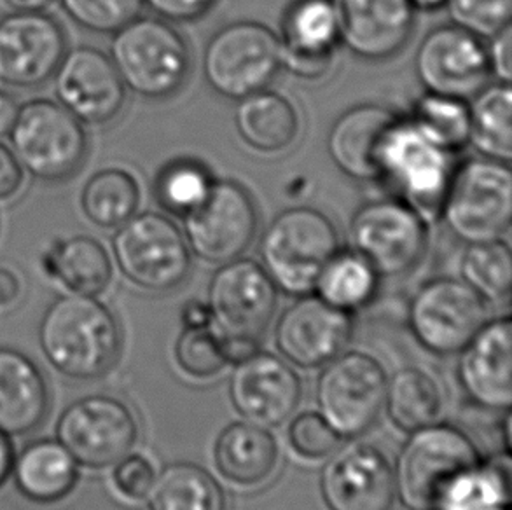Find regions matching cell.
Instances as JSON below:
<instances>
[{
  "instance_id": "d6986e66",
  "label": "cell",
  "mask_w": 512,
  "mask_h": 510,
  "mask_svg": "<svg viewBox=\"0 0 512 510\" xmlns=\"http://www.w3.org/2000/svg\"><path fill=\"white\" fill-rule=\"evenodd\" d=\"M53 81L56 102L83 125H109L125 109V84L111 56L100 49L81 46L67 51Z\"/></svg>"
},
{
  "instance_id": "603a6c76",
  "label": "cell",
  "mask_w": 512,
  "mask_h": 510,
  "mask_svg": "<svg viewBox=\"0 0 512 510\" xmlns=\"http://www.w3.org/2000/svg\"><path fill=\"white\" fill-rule=\"evenodd\" d=\"M458 383L472 404L488 411H509L512 404V322H486L458 353Z\"/></svg>"
},
{
  "instance_id": "e575fe53",
  "label": "cell",
  "mask_w": 512,
  "mask_h": 510,
  "mask_svg": "<svg viewBox=\"0 0 512 510\" xmlns=\"http://www.w3.org/2000/svg\"><path fill=\"white\" fill-rule=\"evenodd\" d=\"M79 201L84 217L93 226L118 229L139 210V182L125 168H104L86 180Z\"/></svg>"
},
{
  "instance_id": "60d3db41",
  "label": "cell",
  "mask_w": 512,
  "mask_h": 510,
  "mask_svg": "<svg viewBox=\"0 0 512 510\" xmlns=\"http://www.w3.org/2000/svg\"><path fill=\"white\" fill-rule=\"evenodd\" d=\"M76 25L95 34H114L139 18L144 0H60Z\"/></svg>"
},
{
  "instance_id": "9c48e42d",
  "label": "cell",
  "mask_w": 512,
  "mask_h": 510,
  "mask_svg": "<svg viewBox=\"0 0 512 510\" xmlns=\"http://www.w3.org/2000/svg\"><path fill=\"white\" fill-rule=\"evenodd\" d=\"M282 70L278 35L259 21H236L215 32L203 51V77L228 100L266 90Z\"/></svg>"
},
{
  "instance_id": "8992f818",
  "label": "cell",
  "mask_w": 512,
  "mask_h": 510,
  "mask_svg": "<svg viewBox=\"0 0 512 510\" xmlns=\"http://www.w3.org/2000/svg\"><path fill=\"white\" fill-rule=\"evenodd\" d=\"M481 462L467 432L450 423H432L411 432L395 463V491L408 510H436L458 476Z\"/></svg>"
},
{
  "instance_id": "8d00e7d4",
  "label": "cell",
  "mask_w": 512,
  "mask_h": 510,
  "mask_svg": "<svg viewBox=\"0 0 512 510\" xmlns=\"http://www.w3.org/2000/svg\"><path fill=\"white\" fill-rule=\"evenodd\" d=\"M460 280H464L486 303H502L511 296L512 254L506 242L467 243L460 259Z\"/></svg>"
},
{
  "instance_id": "f6af8a7d",
  "label": "cell",
  "mask_w": 512,
  "mask_h": 510,
  "mask_svg": "<svg viewBox=\"0 0 512 510\" xmlns=\"http://www.w3.org/2000/svg\"><path fill=\"white\" fill-rule=\"evenodd\" d=\"M160 18L177 23H189L207 16L217 0H144Z\"/></svg>"
},
{
  "instance_id": "4dcf8cb0",
  "label": "cell",
  "mask_w": 512,
  "mask_h": 510,
  "mask_svg": "<svg viewBox=\"0 0 512 510\" xmlns=\"http://www.w3.org/2000/svg\"><path fill=\"white\" fill-rule=\"evenodd\" d=\"M149 510H228L222 484L201 465L173 462L156 474L147 495Z\"/></svg>"
},
{
  "instance_id": "f35d334b",
  "label": "cell",
  "mask_w": 512,
  "mask_h": 510,
  "mask_svg": "<svg viewBox=\"0 0 512 510\" xmlns=\"http://www.w3.org/2000/svg\"><path fill=\"white\" fill-rule=\"evenodd\" d=\"M214 182L207 166L194 159H177L161 170L154 193L167 212L184 217L200 207Z\"/></svg>"
},
{
  "instance_id": "4316f807",
  "label": "cell",
  "mask_w": 512,
  "mask_h": 510,
  "mask_svg": "<svg viewBox=\"0 0 512 510\" xmlns=\"http://www.w3.org/2000/svg\"><path fill=\"white\" fill-rule=\"evenodd\" d=\"M49 409L48 383L25 353L0 346V432L25 435L41 425Z\"/></svg>"
},
{
  "instance_id": "ba28073f",
  "label": "cell",
  "mask_w": 512,
  "mask_h": 510,
  "mask_svg": "<svg viewBox=\"0 0 512 510\" xmlns=\"http://www.w3.org/2000/svg\"><path fill=\"white\" fill-rule=\"evenodd\" d=\"M9 142L25 173L51 184L72 179L90 149L83 123L48 98L20 105Z\"/></svg>"
},
{
  "instance_id": "f5cc1de1",
  "label": "cell",
  "mask_w": 512,
  "mask_h": 510,
  "mask_svg": "<svg viewBox=\"0 0 512 510\" xmlns=\"http://www.w3.org/2000/svg\"><path fill=\"white\" fill-rule=\"evenodd\" d=\"M53 2L55 0H4V4L13 11H44Z\"/></svg>"
},
{
  "instance_id": "6da1fadb",
  "label": "cell",
  "mask_w": 512,
  "mask_h": 510,
  "mask_svg": "<svg viewBox=\"0 0 512 510\" xmlns=\"http://www.w3.org/2000/svg\"><path fill=\"white\" fill-rule=\"evenodd\" d=\"M39 345L58 373L70 380L93 381L118 362L123 336L114 313L97 297L67 294L44 313Z\"/></svg>"
},
{
  "instance_id": "7dc6e473",
  "label": "cell",
  "mask_w": 512,
  "mask_h": 510,
  "mask_svg": "<svg viewBox=\"0 0 512 510\" xmlns=\"http://www.w3.org/2000/svg\"><path fill=\"white\" fill-rule=\"evenodd\" d=\"M25 184V170L13 149L0 144V203L13 200Z\"/></svg>"
},
{
  "instance_id": "3957f363",
  "label": "cell",
  "mask_w": 512,
  "mask_h": 510,
  "mask_svg": "<svg viewBox=\"0 0 512 510\" xmlns=\"http://www.w3.org/2000/svg\"><path fill=\"white\" fill-rule=\"evenodd\" d=\"M340 249L338 229L324 212L292 207L285 208L264 229L259 257L278 290L306 296L315 290L320 273Z\"/></svg>"
},
{
  "instance_id": "d4e9b609",
  "label": "cell",
  "mask_w": 512,
  "mask_h": 510,
  "mask_svg": "<svg viewBox=\"0 0 512 510\" xmlns=\"http://www.w3.org/2000/svg\"><path fill=\"white\" fill-rule=\"evenodd\" d=\"M395 118L394 112L383 105H357L343 112L327 137V151L334 166L348 179L378 182V149Z\"/></svg>"
},
{
  "instance_id": "7a4b0ae2",
  "label": "cell",
  "mask_w": 512,
  "mask_h": 510,
  "mask_svg": "<svg viewBox=\"0 0 512 510\" xmlns=\"http://www.w3.org/2000/svg\"><path fill=\"white\" fill-rule=\"evenodd\" d=\"M212 329L221 336L231 364L259 350L278 306V289L261 264L238 257L215 271L207 290Z\"/></svg>"
},
{
  "instance_id": "ffe728a7",
  "label": "cell",
  "mask_w": 512,
  "mask_h": 510,
  "mask_svg": "<svg viewBox=\"0 0 512 510\" xmlns=\"http://www.w3.org/2000/svg\"><path fill=\"white\" fill-rule=\"evenodd\" d=\"M353 334V317L320 299L299 296L275 325V345L282 357L301 369H319L345 352Z\"/></svg>"
},
{
  "instance_id": "cb8c5ba5",
  "label": "cell",
  "mask_w": 512,
  "mask_h": 510,
  "mask_svg": "<svg viewBox=\"0 0 512 510\" xmlns=\"http://www.w3.org/2000/svg\"><path fill=\"white\" fill-rule=\"evenodd\" d=\"M282 69L299 79H320L333 67L340 28L333 0H294L278 35Z\"/></svg>"
},
{
  "instance_id": "30bf717a",
  "label": "cell",
  "mask_w": 512,
  "mask_h": 510,
  "mask_svg": "<svg viewBox=\"0 0 512 510\" xmlns=\"http://www.w3.org/2000/svg\"><path fill=\"white\" fill-rule=\"evenodd\" d=\"M112 254L126 280L154 294L177 289L191 273V250L182 231L156 212L135 214L119 226Z\"/></svg>"
},
{
  "instance_id": "f1b7e54d",
  "label": "cell",
  "mask_w": 512,
  "mask_h": 510,
  "mask_svg": "<svg viewBox=\"0 0 512 510\" xmlns=\"http://www.w3.org/2000/svg\"><path fill=\"white\" fill-rule=\"evenodd\" d=\"M14 484L35 504H56L69 497L79 481L77 463L62 444L53 439L30 442L14 456Z\"/></svg>"
},
{
  "instance_id": "5bb4252c",
  "label": "cell",
  "mask_w": 512,
  "mask_h": 510,
  "mask_svg": "<svg viewBox=\"0 0 512 510\" xmlns=\"http://www.w3.org/2000/svg\"><path fill=\"white\" fill-rule=\"evenodd\" d=\"M56 441L77 465L109 469L132 453L139 442V421L123 400L90 395L76 400L56 423Z\"/></svg>"
},
{
  "instance_id": "f907efd6",
  "label": "cell",
  "mask_w": 512,
  "mask_h": 510,
  "mask_svg": "<svg viewBox=\"0 0 512 510\" xmlns=\"http://www.w3.org/2000/svg\"><path fill=\"white\" fill-rule=\"evenodd\" d=\"M182 322L184 327H212L207 303H201V301L187 303L182 310Z\"/></svg>"
},
{
  "instance_id": "c3c4849f",
  "label": "cell",
  "mask_w": 512,
  "mask_h": 510,
  "mask_svg": "<svg viewBox=\"0 0 512 510\" xmlns=\"http://www.w3.org/2000/svg\"><path fill=\"white\" fill-rule=\"evenodd\" d=\"M23 294V285L11 269L0 266V310H9L18 304Z\"/></svg>"
},
{
  "instance_id": "ee69618b",
  "label": "cell",
  "mask_w": 512,
  "mask_h": 510,
  "mask_svg": "<svg viewBox=\"0 0 512 510\" xmlns=\"http://www.w3.org/2000/svg\"><path fill=\"white\" fill-rule=\"evenodd\" d=\"M156 479V467L147 456L126 455L116 463L112 472V484L121 497L130 502L146 500Z\"/></svg>"
},
{
  "instance_id": "836d02e7",
  "label": "cell",
  "mask_w": 512,
  "mask_h": 510,
  "mask_svg": "<svg viewBox=\"0 0 512 510\" xmlns=\"http://www.w3.org/2000/svg\"><path fill=\"white\" fill-rule=\"evenodd\" d=\"M436 510H512L511 455L481 460L458 476Z\"/></svg>"
},
{
  "instance_id": "5b68a950",
  "label": "cell",
  "mask_w": 512,
  "mask_h": 510,
  "mask_svg": "<svg viewBox=\"0 0 512 510\" xmlns=\"http://www.w3.org/2000/svg\"><path fill=\"white\" fill-rule=\"evenodd\" d=\"M109 56L125 88L147 100L175 95L191 69L186 39L167 20L151 16L114 32Z\"/></svg>"
},
{
  "instance_id": "e0dca14e",
  "label": "cell",
  "mask_w": 512,
  "mask_h": 510,
  "mask_svg": "<svg viewBox=\"0 0 512 510\" xmlns=\"http://www.w3.org/2000/svg\"><path fill=\"white\" fill-rule=\"evenodd\" d=\"M423 90L471 100L490 81L486 42L457 25H441L423 37L415 55Z\"/></svg>"
},
{
  "instance_id": "83f0119b",
  "label": "cell",
  "mask_w": 512,
  "mask_h": 510,
  "mask_svg": "<svg viewBox=\"0 0 512 510\" xmlns=\"http://www.w3.org/2000/svg\"><path fill=\"white\" fill-rule=\"evenodd\" d=\"M41 268L51 282L77 296L98 297L112 282L111 255L88 235L53 240L42 254Z\"/></svg>"
},
{
  "instance_id": "2e32d148",
  "label": "cell",
  "mask_w": 512,
  "mask_h": 510,
  "mask_svg": "<svg viewBox=\"0 0 512 510\" xmlns=\"http://www.w3.org/2000/svg\"><path fill=\"white\" fill-rule=\"evenodd\" d=\"M67 53L60 21L44 11H14L0 20V83L32 90L53 79Z\"/></svg>"
},
{
  "instance_id": "bcb514c9",
  "label": "cell",
  "mask_w": 512,
  "mask_h": 510,
  "mask_svg": "<svg viewBox=\"0 0 512 510\" xmlns=\"http://www.w3.org/2000/svg\"><path fill=\"white\" fill-rule=\"evenodd\" d=\"M486 55L490 74L497 83L511 84L512 76V28H504L486 41Z\"/></svg>"
},
{
  "instance_id": "d590c367",
  "label": "cell",
  "mask_w": 512,
  "mask_h": 510,
  "mask_svg": "<svg viewBox=\"0 0 512 510\" xmlns=\"http://www.w3.org/2000/svg\"><path fill=\"white\" fill-rule=\"evenodd\" d=\"M380 278L357 250L340 249L320 273L313 292L334 308L353 313L373 303Z\"/></svg>"
},
{
  "instance_id": "7bdbcfd3",
  "label": "cell",
  "mask_w": 512,
  "mask_h": 510,
  "mask_svg": "<svg viewBox=\"0 0 512 510\" xmlns=\"http://www.w3.org/2000/svg\"><path fill=\"white\" fill-rule=\"evenodd\" d=\"M287 441L296 455L317 462L333 455L345 441L319 411H305L292 418L287 428Z\"/></svg>"
},
{
  "instance_id": "7402d4cb",
  "label": "cell",
  "mask_w": 512,
  "mask_h": 510,
  "mask_svg": "<svg viewBox=\"0 0 512 510\" xmlns=\"http://www.w3.org/2000/svg\"><path fill=\"white\" fill-rule=\"evenodd\" d=\"M340 42L350 53L383 62L408 46L416 23L409 0H333Z\"/></svg>"
},
{
  "instance_id": "8fae6325",
  "label": "cell",
  "mask_w": 512,
  "mask_h": 510,
  "mask_svg": "<svg viewBox=\"0 0 512 510\" xmlns=\"http://www.w3.org/2000/svg\"><path fill=\"white\" fill-rule=\"evenodd\" d=\"M387 383V371L373 355L359 350L340 353L319 374V413L343 439H359L380 420Z\"/></svg>"
},
{
  "instance_id": "b9f144b4",
  "label": "cell",
  "mask_w": 512,
  "mask_h": 510,
  "mask_svg": "<svg viewBox=\"0 0 512 510\" xmlns=\"http://www.w3.org/2000/svg\"><path fill=\"white\" fill-rule=\"evenodd\" d=\"M444 7L453 25L481 41L492 39L511 25L512 0H446Z\"/></svg>"
},
{
  "instance_id": "52a82bcc",
  "label": "cell",
  "mask_w": 512,
  "mask_h": 510,
  "mask_svg": "<svg viewBox=\"0 0 512 510\" xmlns=\"http://www.w3.org/2000/svg\"><path fill=\"white\" fill-rule=\"evenodd\" d=\"M512 173L507 163L472 158L455 166L439 221L465 243L500 240L511 228Z\"/></svg>"
},
{
  "instance_id": "484cf974",
  "label": "cell",
  "mask_w": 512,
  "mask_h": 510,
  "mask_svg": "<svg viewBox=\"0 0 512 510\" xmlns=\"http://www.w3.org/2000/svg\"><path fill=\"white\" fill-rule=\"evenodd\" d=\"M215 469L240 488H256L275 476L280 448L270 430L250 421H233L217 435Z\"/></svg>"
},
{
  "instance_id": "74e56055",
  "label": "cell",
  "mask_w": 512,
  "mask_h": 510,
  "mask_svg": "<svg viewBox=\"0 0 512 510\" xmlns=\"http://www.w3.org/2000/svg\"><path fill=\"white\" fill-rule=\"evenodd\" d=\"M416 128L451 154L469 145V102L425 93L408 116Z\"/></svg>"
},
{
  "instance_id": "44dd1931",
  "label": "cell",
  "mask_w": 512,
  "mask_h": 510,
  "mask_svg": "<svg viewBox=\"0 0 512 510\" xmlns=\"http://www.w3.org/2000/svg\"><path fill=\"white\" fill-rule=\"evenodd\" d=\"M301 397L299 374L275 353L257 350L236 362L229 378V399L236 413L261 427H280L291 420Z\"/></svg>"
},
{
  "instance_id": "9a60e30c",
  "label": "cell",
  "mask_w": 512,
  "mask_h": 510,
  "mask_svg": "<svg viewBox=\"0 0 512 510\" xmlns=\"http://www.w3.org/2000/svg\"><path fill=\"white\" fill-rule=\"evenodd\" d=\"M259 226L256 203L235 180H215L200 207L184 215V238L191 254L210 264L242 257Z\"/></svg>"
},
{
  "instance_id": "816d5d0a",
  "label": "cell",
  "mask_w": 512,
  "mask_h": 510,
  "mask_svg": "<svg viewBox=\"0 0 512 510\" xmlns=\"http://www.w3.org/2000/svg\"><path fill=\"white\" fill-rule=\"evenodd\" d=\"M14 462L13 444L9 441V435L0 432V486H4L7 477L11 476Z\"/></svg>"
},
{
  "instance_id": "681fc988",
  "label": "cell",
  "mask_w": 512,
  "mask_h": 510,
  "mask_svg": "<svg viewBox=\"0 0 512 510\" xmlns=\"http://www.w3.org/2000/svg\"><path fill=\"white\" fill-rule=\"evenodd\" d=\"M20 105L9 93L0 90V140L9 137Z\"/></svg>"
},
{
  "instance_id": "ab89813d",
  "label": "cell",
  "mask_w": 512,
  "mask_h": 510,
  "mask_svg": "<svg viewBox=\"0 0 512 510\" xmlns=\"http://www.w3.org/2000/svg\"><path fill=\"white\" fill-rule=\"evenodd\" d=\"M180 371L194 380H210L231 364L221 336L212 327H184L173 346Z\"/></svg>"
},
{
  "instance_id": "4fadbf2b",
  "label": "cell",
  "mask_w": 512,
  "mask_h": 510,
  "mask_svg": "<svg viewBox=\"0 0 512 510\" xmlns=\"http://www.w3.org/2000/svg\"><path fill=\"white\" fill-rule=\"evenodd\" d=\"M418 345L439 357L458 355L488 322L486 301L460 278L441 276L423 283L408 310Z\"/></svg>"
},
{
  "instance_id": "ac0fdd59",
  "label": "cell",
  "mask_w": 512,
  "mask_h": 510,
  "mask_svg": "<svg viewBox=\"0 0 512 510\" xmlns=\"http://www.w3.org/2000/svg\"><path fill=\"white\" fill-rule=\"evenodd\" d=\"M327 458L319 479L327 510H394V469L380 448L352 444Z\"/></svg>"
},
{
  "instance_id": "7c38bea8",
  "label": "cell",
  "mask_w": 512,
  "mask_h": 510,
  "mask_svg": "<svg viewBox=\"0 0 512 510\" xmlns=\"http://www.w3.org/2000/svg\"><path fill=\"white\" fill-rule=\"evenodd\" d=\"M350 240L378 275L395 278L422 261L429 247V222L399 198L371 200L355 210Z\"/></svg>"
},
{
  "instance_id": "d6a6232c",
  "label": "cell",
  "mask_w": 512,
  "mask_h": 510,
  "mask_svg": "<svg viewBox=\"0 0 512 510\" xmlns=\"http://www.w3.org/2000/svg\"><path fill=\"white\" fill-rule=\"evenodd\" d=\"M385 409L395 427L411 434L441 420L443 390L420 367H402L388 378Z\"/></svg>"
},
{
  "instance_id": "f546056e",
  "label": "cell",
  "mask_w": 512,
  "mask_h": 510,
  "mask_svg": "<svg viewBox=\"0 0 512 510\" xmlns=\"http://www.w3.org/2000/svg\"><path fill=\"white\" fill-rule=\"evenodd\" d=\"M235 128L250 149L278 154L287 151L298 138V111L289 98L266 88L238 100Z\"/></svg>"
},
{
  "instance_id": "1f68e13d",
  "label": "cell",
  "mask_w": 512,
  "mask_h": 510,
  "mask_svg": "<svg viewBox=\"0 0 512 510\" xmlns=\"http://www.w3.org/2000/svg\"><path fill=\"white\" fill-rule=\"evenodd\" d=\"M469 145L481 158L511 165V84H486L469 100Z\"/></svg>"
},
{
  "instance_id": "277c9868",
  "label": "cell",
  "mask_w": 512,
  "mask_h": 510,
  "mask_svg": "<svg viewBox=\"0 0 512 510\" xmlns=\"http://www.w3.org/2000/svg\"><path fill=\"white\" fill-rule=\"evenodd\" d=\"M453 172L455 154L432 142L408 116L388 126L378 149V180L429 224L439 219Z\"/></svg>"
},
{
  "instance_id": "db71d44e",
  "label": "cell",
  "mask_w": 512,
  "mask_h": 510,
  "mask_svg": "<svg viewBox=\"0 0 512 510\" xmlns=\"http://www.w3.org/2000/svg\"><path fill=\"white\" fill-rule=\"evenodd\" d=\"M416 11H437L446 4V0H409Z\"/></svg>"
}]
</instances>
